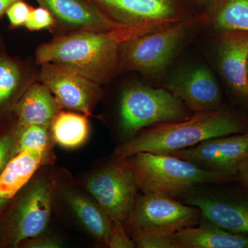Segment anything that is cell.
Here are the masks:
<instances>
[{"label": "cell", "mask_w": 248, "mask_h": 248, "mask_svg": "<svg viewBox=\"0 0 248 248\" xmlns=\"http://www.w3.org/2000/svg\"><path fill=\"white\" fill-rule=\"evenodd\" d=\"M85 187L111 221L126 223L138 199L139 188L124 160L94 173L87 179Z\"/></svg>", "instance_id": "cell-7"}, {"label": "cell", "mask_w": 248, "mask_h": 248, "mask_svg": "<svg viewBox=\"0 0 248 248\" xmlns=\"http://www.w3.org/2000/svg\"><path fill=\"white\" fill-rule=\"evenodd\" d=\"M51 190L46 182L35 183L19 201L11 222V244L17 246L24 240L45 232L51 214Z\"/></svg>", "instance_id": "cell-12"}, {"label": "cell", "mask_w": 248, "mask_h": 248, "mask_svg": "<svg viewBox=\"0 0 248 248\" xmlns=\"http://www.w3.org/2000/svg\"><path fill=\"white\" fill-rule=\"evenodd\" d=\"M25 80L24 68L0 48V112L14 108Z\"/></svg>", "instance_id": "cell-21"}, {"label": "cell", "mask_w": 248, "mask_h": 248, "mask_svg": "<svg viewBox=\"0 0 248 248\" xmlns=\"http://www.w3.org/2000/svg\"><path fill=\"white\" fill-rule=\"evenodd\" d=\"M134 241L140 248H179L173 235L141 236Z\"/></svg>", "instance_id": "cell-25"}, {"label": "cell", "mask_w": 248, "mask_h": 248, "mask_svg": "<svg viewBox=\"0 0 248 248\" xmlns=\"http://www.w3.org/2000/svg\"><path fill=\"white\" fill-rule=\"evenodd\" d=\"M8 202H9V200L0 197V212H1V210L4 208L5 205L8 203Z\"/></svg>", "instance_id": "cell-32"}, {"label": "cell", "mask_w": 248, "mask_h": 248, "mask_svg": "<svg viewBox=\"0 0 248 248\" xmlns=\"http://www.w3.org/2000/svg\"><path fill=\"white\" fill-rule=\"evenodd\" d=\"M56 98L44 84H34L24 92L13 111L18 119V128L39 125L48 128L60 112Z\"/></svg>", "instance_id": "cell-16"}, {"label": "cell", "mask_w": 248, "mask_h": 248, "mask_svg": "<svg viewBox=\"0 0 248 248\" xmlns=\"http://www.w3.org/2000/svg\"><path fill=\"white\" fill-rule=\"evenodd\" d=\"M40 80L60 107L91 115L93 101L99 94L97 84L50 63L42 64Z\"/></svg>", "instance_id": "cell-11"}, {"label": "cell", "mask_w": 248, "mask_h": 248, "mask_svg": "<svg viewBox=\"0 0 248 248\" xmlns=\"http://www.w3.org/2000/svg\"><path fill=\"white\" fill-rule=\"evenodd\" d=\"M141 29L109 31H83L41 46L36 53L39 63H53L96 84L108 81L120 67L124 41L143 35Z\"/></svg>", "instance_id": "cell-1"}, {"label": "cell", "mask_w": 248, "mask_h": 248, "mask_svg": "<svg viewBox=\"0 0 248 248\" xmlns=\"http://www.w3.org/2000/svg\"><path fill=\"white\" fill-rule=\"evenodd\" d=\"M66 198L85 228L98 241L108 246L112 221L102 207L76 192H68Z\"/></svg>", "instance_id": "cell-19"}, {"label": "cell", "mask_w": 248, "mask_h": 248, "mask_svg": "<svg viewBox=\"0 0 248 248\" xmlns=\"http://www.w3.org/2000/svg\"><path fill=\"white\" fill-rule=\"evenodd\" d=\"M248 32H221L218 46V68L231 91L246 103H248Z\"/></svg>", "instance_id": "cell-13"}, {"label": "cell", "mask_w": 248, "mask_h": 248, "mask_svg": "<svg viewBox=\"0 0 248 248\" xmlns=\"http://www.w3.org/2000/svg\"><path fill=\"white\" fill-rule=\"evenodd\" d=\"M54 140L66 148H78L89 135V122L84 116L72 112H59L52 122Z\"/></svg>", "instance_id": "cell-20"}, {"label": "cell", "mask_w": 248, "mask_h": 248, "mask_svg": "<svg viewBox=\"0 0 248 248\" xmlns=\"http://www.w3.org/2000/svg\"><path fill=\"white\" fill-rule=\"evenodd\" d=\"M108 246L111 248H134L136 244L127 234L123 223L112 221Z\"/></svg>", "instance_id": "cell-26"}, {"label": "cell", "mask_w": 248, "mask_h": 248, "mask_svg": "<svg viewBox=\"0 0 248 248\" xmlns=\"http://www.w3.org/2000/svg\"><path fill=\"white\" fill-rule=\"evenodd\" d=\"M202 1H205V0H202Z\"/></svg>", "instance_id": "cell-34"}, {"label": "cell", "mask_w": 248, "mask_h": 248, "mask_svg": "<svg viewBox=\"0 0 248 248\" xmlns=\"http://www.w3.org/2000/svg\"><path fill=\"white\" fill-rule=\"evenodd\" d=\"M170 155L207 170L237 179L240 164L248 155V133L208 139L195 146Z\"/></svg>", "instance_id": "cell-8"}, {"label": "cell", "mask_w": 248, "mask_h": 248, "mask_svg": "<svg viewBox=\"0 0 248 248\" xmlns=\"http://www.w3.org/2000/svg\"><path fill=\"white\" fill-rule=\"evenodd\" d=\"M179 248H248V236L233 234L206 220L173 234Z\"/></svg>", "instance_id": "cell-17"}, {"label": "cell", "mask_w": 248, "mask_h": 248, "mask_svg": "<svg viewBox=\"0 0 248 248\" xmlns=\"http://www.w3.org/2000/svg\"><path fill=\"white\" fill-rule=\"evenodd\" d=\"M168 88L175 97L196 112L220 108L221 93L210 71L198 67L172 80Z\"/></svg>", "instance_id": "cell-14"}, {"label": "cell", "mask_w": 248, "mask_h": 248, "mask_svg": "<svg viewBox=\"0 0 248 248\" xmlns=\"http://www.w3.org/2000/svg\"><path fill=\"white\" fill-rule=\"evenodd\" d=\"M32 8L23 0L16 1L6 11V14L13 27L25 25Z\"/></svg>", "instance_id": "cell-27"}, {"label": "cell", "mask_w": 248, "mask_h": 248, "mask_svg": "<svg viewBox=\"0 0 248 248\" xmlns=\"http://www.w3.org/2000/svg\"><path fill=\"white\" fill-rule=\"evenodd\" d=\"M26 247L31 248H59L61 247L60 243L53 238L34 237L25 244Z\"/></svg>", "instance_id": "cell-29"}, {"label": "cell", "mask_w": 248, "mask_h": 248, "mask_svg": "<svg viewBox=\"0 0 248 248\" xmlns=\"http://www.w3.org/2000/svg\"><path fill=\"white\" fill-rule=\"evenodd\" d=\"M248 133V120L224 108L196 112L180 122L160 124L116 150L117 159L124 160L141 152L170 154L191 148L208 140Z\"/></svg>", "instance_id": "cell-2"}, {"label": "cell", "mask_w": 248, "mask_h": 248, "mask_svg": "<svg viewBox=\"0 0 248 248\" xmlns=\"http://www.w3.org/2000/svg\"><path fill=\"white\" fill-rule=\"evenodd\" d=\"M19 0H0V17L9 9L11 5Z\"/></svg>", "instance_id": "cell-31"}, {"label": "cell", "mask_w": 248, "mask_h": 248, "mask_svg": "<svg viewBox=\"0 0 248 248\" xmlns=\"http://www.w3.org/2000/svg\"><path fill=\"white\" fill-rule=\"evenodd\" d=\"M237 179L248 191V155L240 164L238 169Z\"/></svg>", "instance_id": "cell-30"}, {"label": "cell", "mask_w": 248, "mask_h": 248, "mask_svg": "<svg viewBox=\"0 0 248 248\" xmlns=\"http://www.w3.org/2000/svg\"><path fill=\"white\" fill-rule=\"evenodd\" d=\"M55 19L51 13L40 6L37 9L31 10L29 17L28 18L25 27L31 31H39L46 29L53 25Z\"/></svg>", "instance_id": "cell-24"}, {"label": "cell", "mask_w": 248, "mask_h": 248, "mask_svg": "<svg viewBox=\"0 0 248 248\" xmlns=\"http://www.w3.org/2000/svg\"><path fill=\"white\" fill-rule=\"evenodd\" d=\"M47 129V127L39 125H29L18 128L16 154L29 149H37L46 152L48 143Z\"/></svg>", "instance_id": "cell-23"}, {"label": "cell", "mask_w": 248, "mask_h": 248, "mask_svg": "<svg viewBox=\"0 0 248 248\" xmlns=\"http://www.w3.org/2000/svg\"><path fill=\"white\" fill-rule=\"evenodd\" d=\"M54 17L66 25L84 31H117L138 27L125 25L111 19L90 0H36Z\"/></svg>", "instance_id": "cell-15"}, {"label": "cell", "mask_w": 248, "mask_h": 248, "mask_svg": "<svg viewBox=\"0 0 248 248\" xmlns=\"http://www.w3.org/2000/svg\"><path fill=\"white\" fill-rule=\"evenodd\" d=\"M145 194L184 195L200 186L226 184L235 178L202 169L174 155L141 152L124 159Z\"/></svg>", "instance_id": "cell-3"}, {"label": "cell", "mask_w": 248, "mask_h": 248, "mask_svg": "<svg viewBox=\"0 0 248 248\" xmlns=\"http://www.w3.org/2000/svg\"><path fill=\"white\" fill-rule=\"evenodd\" d=\"M121 124L128 137L156 124L189 118L186 105L172 93L143 85L124 91L120 104Z\"/></svg>", "instance_id": "cell-4"}, {"label": "cell", "mask_w": 248, "mask_h": 248, "mask_svg": "<svg viewBox=\"0 0 248 248\" xmlns=\"http://www.w3.org/2000/svg\"><path fill=\"white\" fill-rule=\"evenodd\" d=\"M247 71H248V58Z\"/></svg>", "instance_id": "cell-33"}, {"label": "cell", "mask_w": 248, "mask_h": 248, "mask_svg": "<svg viewBox=\"0 0 248 248\" xmlns=\"http://www.w3.org/2000/svg\"><path fill=\"white\" fill-rule=\"evenodd\" d=\"M214 22L221 32H248V0H219L214 15Z\"/></svg>", "instance_id": "cell-22"}, {"label": "cell", "mask_w": 248, "mask_h": 248, "mask_svg": "<svg viewBox=\"0 0 248 248\" xmlns=\"http://www.w3.org/2000/svg\"><path fill=\"white\" fill-rule=\"evenodd\" d=\"M200 215L198 208L171 197L143 193L137 199L125 224L133 232L134 239L144 236L173 235L193 226Z\"/></svg>", "instance_id": "cell-6"}, {"label": "cell", "mask_w": 248, "mask_h": 248, "mask_svg": "<svg viewBox=\"0 0 248 248\" xmlns=\"http://www.w3.org/2000/svg\"><path fill=\"white\" fill-rule=\"evenodd\" d=\"M45 151L25 150L8 161L0 174V197L10 200L30 180L40 167Z\"/></svg>", "instance_id": "cell-18"}, {"label": "cell", "mask_w": 248, "mask_h": 248, "mask_svg": "<svg viewBox=\"0 0 248 248\" xmlns=\"http://www.w3.org/2000/svg\"><path fill=\"white\" fill-rule=\"evenodd\" d=\"M186 21L124 41L120 46V68L144 74L162 71L193 26Z\"/></svg>", "instance_id": "cell-5"}, {"label": "cell", "mask_w": 248, "mask_h": 248, "mask_svg": "<svg viewBox=\"0 0 248 248\" xmlns=\"http://www.w3.org/2000/svg\"><path fill=\"white\" fill-rule=\"evenodd\" d=\"M184 195L186 203L198 208L203 219L233 234L248 236V196L193 190Z\"/></svg>", "instance_id": "cell-9"}, {"label": "cell", "mask_w": 248, "mask_h": 248, "mask_svg": "<svg viewBox=\"0 0 248 248\" xmlns=\"http://www.w3.org/2000/svg\"><path fill=\"white\" fill-rule=\"evenodd\" d=\"M111 19L153 31L177 22L172 0H90Z\"/></svg>", "instance_id": "cell-10"}, {"label": "cell", "mask_w": 248, "mask_h": 248, "mask_svg": "<svg viewBox=\"0 0 248 248\" xmlns=\"http://www.w3.org/2000/svg\"><path fill=\"white\" fill-rule=\"evenodd\" d=\"M14 146V136L12 134H6L0 138V174L9 161Z\"/></svg>", "instance_id": "cell-28"}]
</instances>
